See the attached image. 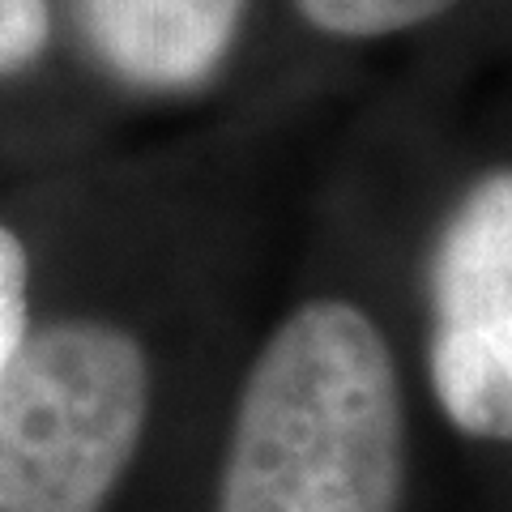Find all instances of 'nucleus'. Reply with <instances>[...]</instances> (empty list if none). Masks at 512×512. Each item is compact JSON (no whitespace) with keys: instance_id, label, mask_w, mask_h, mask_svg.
I'll use <instances>...</instances> for the list:
<instances>
[{"instance_id":"1","label":"nucleus","mask_w":512,"mask_h":512,"mask_svg":"<svg viewBox=\"0 0 512 512\" xmlns=\"http://www.w3.org/2000/svg\"><path fill=\"white\" fill-rule=\"evenodd\" d=\"M406 406L384 333L359 303L291 308L239 376L210 512H402Z\"/></svg>"},{"instance_id":"2","label":"nucleus","mask_w":512,"mask_h":512,"mask_svg":"<svg viewBox=\"0 0 512 512\" xmlns=\"http://www.w3.org/2000/svg\"><path fill=\"white\" fill-rule=\"evenodd\" d=\"M427 376L448 423L512 444V167L453 205L431 248Z\"/></svg>"},{"instance_id":"3","label":"nucleus","mask_w":512,"mask_h":512,"mask_svg":"<svg viewBox=\"0 0 512 512\" xmlns=\"http://www.w3.org/2000/svg\"><path fill=\"white\" fill-rule=\"evenodd\" d=\"M248 0H77L90 52L137 90H192L227 60Z\"/></svg>"},{"instance_id":"4","label":"nucleus","mask_w":512,"mask_h":512,"mask_svg":"<svg viewBox=\"0 0 512 512\" xmlns=\"http://www.w3.org/2000/svg\"><path fill=\"white\" fill-rule=\"evenodd\" d=\"M457 0H295V9L333 39H384L448 13Z\"/></svg>"},{"instance_id":"5","label":"nucleus","mask_w":512,"mask_h":512,"mask_svg":"<svg viewBox=\"0 0 512 512\" xmlns=\"http://www.w3.org/2000/svg\"><path fill=\"white\" fill-rule=\"evenodd\" d=\"M39 316V274L30 239L0 218V372Z\"/></svg>"},{"instance_id":"6","label":"nucleus","mask_w":512,"mask_h":512,"mask_svg":"<svg viewBox=\"0 0 512 512\" xmlns=\"http://www.w3.org/2000/svg\"><path fill=\"white\" fill-rule=\"evenodd\" d=\"M52 39L47 0H0V77L30 69Z\"/></svg>"}]
</instances>
